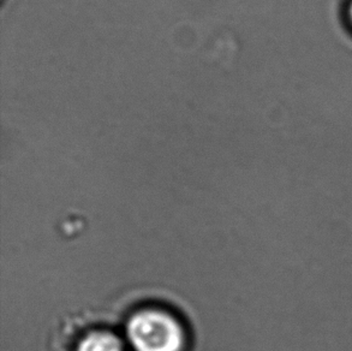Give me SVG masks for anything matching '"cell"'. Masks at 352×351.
<instances>
[{
  "instance_id": "obj_1",
  "label": "cell",
  "mask_w": 352,
  "mask_h": 351,
  "mask_svg": "<svg viewBox=\"0 0 352 351\" xmlns=\"http://www.w3.org/2000/svg\"><path fill=\"white\" fill-rule=\"evenodd\" d=\"M126 334L135 351H183L186 333L181 323L160 309H144L129 319Z\"/></svg>"
},
{
  "instance_id": "obj_2",
  "label": "cell",
  "mask_w": 352,
  "mask_h": 351,
  "mask_svg": "<svg viewBox=\"0 0 352 351\" xmlns=\"http://www.w3.org/2000/svg\"><path fill=\"white\" fill-rule=\"evenodd\" d=\"M77 351H123V343L113 333L96 331L82 339Z\"/></svg>"
},
{
  "instance_id": "obj_3",
  "label": "cell",
  "mask_w": 352,
  "mask_h": 351,
  "mask_svg": "<svg viewBox=\"0 0 352 351\" xmlns=\"http://www.w3.org/2000/svg\"><path fill=\"white\" fill-rule=\"evenodd\" d=\"M346 19H348V23L352 29V0H349L346 4Z\"/></svg>"
}]
</instances>
